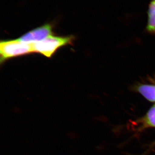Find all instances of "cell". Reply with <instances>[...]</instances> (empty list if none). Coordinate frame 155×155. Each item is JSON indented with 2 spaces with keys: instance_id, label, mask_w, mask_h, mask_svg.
<instances>
[{
  "instance_id": "5b68a950",
  "label": "cell",
  "mask_w": 155,
  "mask_h": 155,
  "mask_svg": "<svg viewBox=\"0 0 155 155\" xmlns=\"http://www.w3.org/2000/svg\"><path fill=\"white\" fill-rule=\"evenodd\" d=\"M148 22L147 29L149 32L155 34V0H152L148 9Z\"/></svg>"
},
{
  "instance_id": "6da1fadb",
  "label": "cell",
  "mask_w": 155,
  "mask_h": 155,
  "mask_svg": "<svg viewBox=\"0 0 155 155\" xmlns=\"http://www.w3.org/2000/svg\"><path fill=\"white\" fill-rule=\"evenodd\" d=\"M34 52L33 44H28L19 39L3 41L0 43V61L4 63L8 59Z\"/></svg>"
},
{
  "instance_id": "3957f363",
  "label": "cell",
  "mask_w": 155,
  "mask_h": 155,
  "mask_svg": "<svg viewBox=\"0 0 155 155\" xmlns=\"http://www.w3.org/2000/svg\"><path fill=\"white\" fill-rule=\"evenodd\" d=\"M53 29V24L47 23L28 31L18 39L25 43H36L51 35Z\"/></svg>"
},
{
  "instance_id": "8992f818",
  "label": "cell",
  "mask_w": 155,
  "mask_h": 155,
  "mask_svg": "<svg viewBox=\"0 0 155 155\" xmlns=\"http://www.w3.org/2000/svg\"><path fill=\"white\" fill-rule=\"evenodd\" d=\"M137 90L147 100L151 102L155 101V85L141 84L137 87Z\"/></svg>"
},
{
  "instance_id": "7a4b0ae2",
  "label": "cell",
  "mask_w": 155,
  "mask_h": 155,
  "mask_svg": "<svg viewBox=\"0 0 155 155\" xmlns=\"http://www.w3.org/2000/svg\"><path fill=\"white\" fill-rule=\"evenodd\" d=\"M74 38L73 36L51 35L41 41L33 44L34 52L51 58L59 48L72 44Z\"/></svg>"
},
{
  "instance_id": "277c9868",
  "label": "cell",
  "mask_w": 155,
  "mask_h": 155,
  "mask_svg": "<svg viewBox=\"0 0 155 155\" xmlns=\"http://www.w3.org/2000/svg\"><path fill=\"white\" fill-rule=\"evenodd\" d=\"M141 126L140 129L147 127H155V104L150 109L146 116L139 120Z\"/></svg>"
},
{
  "instance_id": "52a82bcc",
  "label": "cell",
  "mask_w": 155,
  "mask_h": 155,
  "mask_svg": "<svg viewBox=\"0 0 155 155\" xmlns=\"http://www.w3.org/2000/svg\"><path fill=\"white\" fill-rule=\"evenodd\" d=\"M71 133H72V134H69V137H72V138L77 137V136H77L76 134L74 133V132H71Z\"/></svg>"
}]
</instances>
